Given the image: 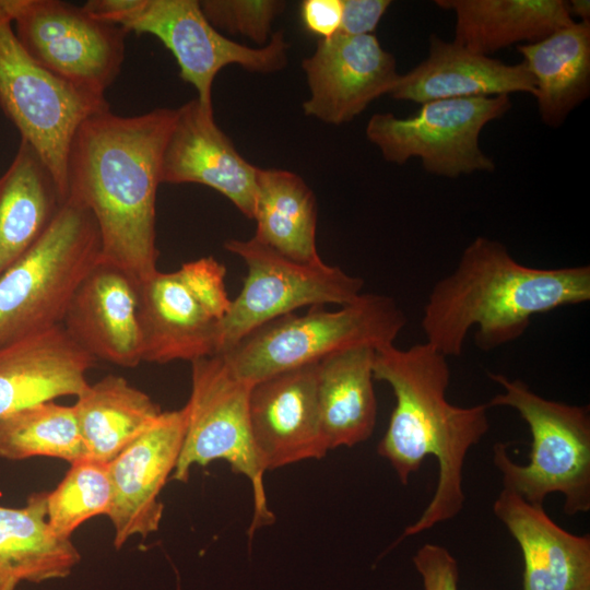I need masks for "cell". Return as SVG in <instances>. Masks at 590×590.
I'll return each instance as SVG.
<instances>
[{"mask_svg": "<svg viewBox=\"0 0 590 590\" xmlns=\"http://www.w3.org/2000/svg\"><path fill=\"white\" fill-rule=\"evenodd\" d=\"M175 116L165 107L137 116L107 108L80 125L69 150L68 197L93 215L101 261L138 283L157 271L156 193Z\"/></svg>", "mask_w": 590, "mask_h": 590, "instance_id": "1", "label": "cell"}, {"mask_svg": "<svg viewBox=\"0 0 590 590\" xmlns=\"http://www.w3.org/2000/svg\"><path fill=\"white\" fill-rule=\"evenodd\" d=\"M374 379L387 382L396 405L377 451L408 484L426 457L438 463L435 493L421 517L401 539L420 534L455 518L464 504L463 465L468 451L489 429L487 403L451 404L448 357L425 343L409 349L389 344L375 350Z\"/></svg>", "mask_w": 590, "mask_h": 590, "instance_id": "2", "label": "cell"}, {"mask_svg": "<svg viewBox=\"0 0 590 590\" xmlns=\"http://www.w3.org/2000/svg\"><path fill=\"white\" fill-rule=\"evenodd\" d=\"M589 300V266L528 267L500 241L479 236L433 286L421 326L428 344L458 357L472 328L476 346L492 351L521 338L534 316Z\"/></svg>", "mask_w": 590, "mask_h": 590, "instance_id": "3", "label": "cell"}, {"mask_svg": "<svg viewBox=\"0 0 590 590\" xmlns=\"http://www.w3.org/2000/svg\"><path fill=\"white\" fill-rule=\"evenodd\" d=\"M503 391L488 408L508 406L528 424L531 436L529 462L518 464L508 445L496 442L493 462L503 485L527 503L543 506L547 495L564 496V512L574 516L590 509V415L586 406L545 399L520 379L488 373Z\"/></svg>", "mask_w": 590, "mask_h": 590, "instance_id": "4", "label": "cell"}, {"mask_svg": "<svg viewBox=\"0 0 590 590\" xmlns=\"http://www.w3.org/2000/svg\"><path fill=\"white\" fill-rule=\"evenodd\" d=\"M405 323L393 298L362 293L334 311L317 306L302 316L292 312L273 319L219 355L238 379L251 386L344 350L394 344Z\"/></svg>", "mask_w": 590, "mask_h": 590, "instance_id": "5", "label": "cell"}, {"mask_svg": "<svg viewBox=\"0 0 590 590\" xmlns=\"http://www.w3.org/2000/svg\"><path fill=\"white\" fill-rule=\"evenodd\" d=\"M99 260L96 222L68 197L37 241L0 275V344L62 324Z\"/></svg>", "mask_w": 590, "mask_h": 590, "instance_id": "6", "label": "cell"}, {"mask_svg": "<svg viewBox=\"0 0 590 590\" xmlns=\"http://www.w3.org/2000/svg\"><path fill=\"white\" fill-rule=\"evenodd\" d=\"M84 9L125 32L155 36L174 56L180 78L197 91L199 103L212 109V85L225 67L270 74L287 64L288 43L282 31L253 48L219 32L196 0H90Z\"/></svg>", "mask_w": 590, "mask_h": 590, "instance_id": "7", "label": "cell"}, {"mask_svg": "<svg viewBox=\"0 0 590 590\" xmlns=\"http://www.w3.org/2000/svg\"><path fill=\"white\" fill-rule=\"evenodd\" d=\"M250 387L238 379L221 355L191 362V393L187 404L186 433L176 468L170 476L187 482L193 465L225 460L232 471L251 484L253 515L248 529L255 531L274 521L263 485L266 472L258 455L248 414Z\"/></svg>", "mask_w": 590, "mask_h": 590, "instance_id": "8", "label": "cell"}, {"mask_svg": "<svg viewBox=\"0 0 590 590\" xmlns=\"http://www.w3.org/2000/svg\"><path fill=\"white\" fill-rule=\"evenodd\" d=\"M0 108L46 165L66 200L72 139L86 118L109 105L105 97L83 93L37 63L19 42L2 0Z\"/></svg>", "mask_w": 590, "mask_h": 590, "instance_id": "9", "label": "cell"}, {"mask_svg": "<svg viewBox=\"0 0 590 590\" xmlns=\"http://www.w3.org/2000/svg\"><path fill=\"white\" fill-rule=\"evenodd\" d=\"M409 117L375 114L366 138L382 157L405 164L418 157L433 175L456 178L474 172H493L494 161L480 146V134L511 107L508 95L448 98L421 104Z\"/></svg>", "mask_w": 590, "mask_h": 590, "instance_id": "10", "label": "cell"}, {"mask_svg": "<svg viewBox=\"0 0 590 590\" xmlns=\"http://www.w3.org/2000/svg\"><path fill=\"white\" fill-rule=\"evenodd\" d=\"M2 1L19 42L37 63L76 90L105 97L120 73L127 32L66 1Z\"/></svg>", "mask_w": 590, "mask_h": 590, "instance_id": "11", "label": "cell"}, {"mask_svg": "<svg viewBox=\"0 0 590 590\" xmlns=\"http://www.w3.org/2000/svg\"><path fill=\"white\" fill-rule=\"evenodd\" d=\"M224 247L246 263L247 275L221 323L217 354L233 347L256 328L300 307L345 306L362 294L364 281L361 278L322 260L293 261L253 237L228 239Z\"/></svg>", "mask_w": 590, "mask_h": 590, "instance_id": "12", "label": "cell"}, {"mask_svg": "<svg viewBox=\"0 0 590 590\" xmlns=\"http://www.w3.org/2000/svg\"><path fill=\"white\" fill-rule=\"evenodd\" d=\"M228 294L202 283L188 268L158 270L139 283L143 362L166 364L217 354Z\"/></svg>", "mask_w": 590, "mask_h": 590, "instance_id": "13", "label": "cell"}, {"mask_svg": "<svg viewBox=\"0 0 590 590\" xmlns=\"http://www.w3.org/2000/svg\"><path fill=\"white\" fill-rule=\"evenodd\" d=\"M302 68L309 88L304 114L335 126L353 120L373 101L389 94L400 76L394 57L374 34L338 33L319 39Z\"/></svg>", "mask_w": 590, "mask_h": 590, "instance_id": "14", "label": "cell"}, {"mask_svg": "<svg viewBox=\"0 0 590 590\" xmlns=\"http://www.w3.org/2000/svg\"><path fill=\"white\" fill-rule=\"evenodd\" d=\"M186 425V406L163 411L108 463L113 499L107 517L117 550L133 535L146 538L158 530L164 510L158 497L176 468Z\"/></svg>", "mask_w": 590, "mask_h": 590, "instance_id": "15", "label": "cell"}, {"mask_svg": "<svg viewBox=\"0 0 590 590\" xmlns=\"http://www.w3.org/2000/svg\"><path fill=\"white\" fill-rule=\"evenodd\" d=\"M248 414L266 471L320 459L328 449L318 405V363L281 371L250 387Z\"/></svg>", "mask_w": 590, "mask_h": 590, "instance_id": "16", "label": "cell"}, {"mask_svg": "<svg viewBox=\"0 0 590 590\" xmlns=\"http://www.w3.org/2000/svg\"><path fill=\"white\" fill-rule=\"evenodd\" d=\"M258 167L245 160L214 119L213 108L192 99L179 108L161 162L162 184H199L253 217Z\"/></svg>", "mask_w": 590, "mask_h": 590, "instance_id": "17", "label": "cell"}, {"mask_svg": "<svg viewBox=\"0 0 590 590\" xmlns=\"http://www.w3.org/2000/svg\"><path fill=\"white\" fill-rule=\"evenodd\" d=\"M62 326L96 361L120 367L143 362L139 283L117 267L99 260L76 290Z\"/></svg>", "mask_w": 590, "mask_h": 590, "instance_id": "18", "label": "cell"}, {"mask_svg": "<svg viewBox=\"0 0 590 590\" xmlns=\"http://www.w3.org/2000/svg\"><path fill=\"white\" fill-rule=\"evenodd\" d=\"M96 359L62 324L0 344V417L19 410L81 394Z\"/></svg>", "mask_w": 590, "mask_h": 590, "instance_id": "19", "label": "cell"}, {"mask_svg": "<svg viewBox=\"0 0 590 590\" xmlns=\"http://www.w3.org/2000/svg\"><path fill=\"white\" fill-rule=\"evenodd\" d=\"M493 510L520 547L522 590H590L589 534L566 531L543 506L505 489Z\"/></svg>", "mask_w": 590, "mask_h": 590, "instance_id": "20", "label": "cell"}, {"mask_svg": "<svg viewBox=\"0 0 590 590\" xmlns=\"http://www.w3.org/2000/svg\"><path fill=\"white\" fill-rule=\"evenodd\" d=\"M511 93L535 95L534 79L523 62L508 64L432 35L428 56L400 74L389 95L398 101L424 104Z\"/></svg>", "mask_w": 590, "mask_h": 590, "instance_id": "21", "label": "cell"}, {"mask_svg": "<svg viewBox=\"0 0 590 590\" xmlns=\"http://www.w3.org/2000/svg\"><path fill=\"white\" fill-rule=\"evenodd\" d=\"M46 502L47 492H40L20 508L0 505V590L66 578L81 560L71 539L49 527Z\"/></svg>", "mask_w": 590, "mask_h": 590, "instance_id": "22", "label": "cell"}, {"mask_svg": "<svg viewBox=\"0 0 590 590\" xmlns=\"http://www.w3.org/2000/svg\"><path fill=\"white\" fill-rule=\"evenodd\" d=\"M456 15L453 42L488 56L518 43L531 44L574 19L563 0H437Z\"/></svg>", "mask_w": 590, "mask_h": 590, "instance_id": "23", "label": "cell"}, {"mask_svg": "<svg viewBox=\"0 0 590 590\" xmlns=\"http://www.w3.org/2000/svg\"><path fill=\"white\" fill-rule=\"evenodd\" d=\"M375 349L353 347L318 362V405L328 449L368 439L377 420Z\"/></svg>", "mask_w": 590, "mask_h": 590, "instance_id": "24", "label": "cell"}, {"mask_svg": "<svg viewBox=\"0 0 590 590\" xmlns=\"http://www.w3.org/2000/svg\"><path fill=\"white\" fill-rule=\"evenodd\" d=\"M63 201L46 165L21 139L0 176V275L37 241Z\"/></svg>", "mask_w": 590, "mask_h": 590, "instance_id": "25", "label": "cell"}, {"mask_svg": "<svg viewBox=\"0 0 590 590\" xmlns=\"http://www.w3.org/2000/svg\"><path fill=\"white\" fill-rule=\"evenodd\" d=\"M517 50L534 79L542 121L562 126L590 93V22H573Z\"/></svg>", "mask_w": 590, "mask_h": 590, "instance_id": "26", "label": "cell"}, {"mask_svg": "<svg viewBox=\"0 0 590 590\" xmlns=\"http://www.w3.org/2000/svg\"><path fill=\"white\" fill-rule=\"evenodd\" d=\"M74 409L86 458L109 463L163 412L121 376L108 375L76 397Z\"/></svg>", "mask_w": 590, "mask_h": 590, "instance_id": "27", "label": "cell"}, {"mask_svg": "<svg viewBox=\"0 0 590 590\" xmlns=\"http://www.w3.org/2000/svg\"><path fill=\"white\" fill-rule=\"evenodd\" d=\"M253 238L293 261L321 260L316 246L317 201L297 174L258 168Z\"/></svg>", "mask_w": 590, "mask_h": 590, "instance_id": "28", "label": "cell"}, {"mask_svg": "<svg viewBox=\"0 0 590 590\" xmlns=\"http://www.w3.org/2000/svg\"><path fill=\"white\" fill-rule=\"evenodd\" d=\"M50 457L70 464L86 458L73 406L38 403L0 417V458Z\"/></svg>", "mask_w": 590, "mask_h": 590, "instance_id": "29", "label": "cell"}, {"mask_svg": "<svg viewBox=\"0 0 590 590\" xmlns=\"http://www.w3.org/2000/svg\"><path fill=\"white\" fill-rule=\"evenodd\" d=\"M113 499L108 463L83 458L71 467L58 486L47 492V522L61 538H70L86 520L107 516Z\"/></svg>", "mask_w": 590, "mask_h": 590, "instance_id": "30", "label": "cell"}, {"mask_svg": "<svg viewBox=\"0 0 590 590\" xmlns=\"http://www.w3.org/2000/svg\"><path fill=\"white\" fill-rule=\"evenodd\" d=\"M200 7L206 20L219 31L240 34L260 47L272 36V24L285 9L276 0H205Z\"/></svg>", "mask_w": 590, "mask_h": 590, "instance_id": "31", "label": "cell"}, {"mask_svg": "<svg viewBox=\"0 0 590 590\" xmlns=\"http://www.w3.org/2000/svg\"><path fill=\"white\" fill-rule=\"evenodd\" d=\"M413 564L422 577L424 590H459L458 563L446 547L426 543L416 551Z\"/></svg>", "mask_w": 590, "mask_h": 590, "instance_id": "32", "label": "cell"}, {"mask_svg": "<svg viewBox=\"0 0 590 590\" xmlns=\"http://www.w3.org/2000/svg\"><path fill=\"white\" fill-rule=\"evenodd\" d=\"M390 5V0H343L339 33L371 35Z\"/></svg>", "mask_w": 590, "mask_h": 590, "instance_id": "33", "label": "cell"}, {"mask_svg": "<svg viewBox=\"0 0 590 590\" xmlns=\"http://www.w3.org/2000/svg\"><path fill=\"white\" fill-rule=\"evenodd\" d=\"M343 0H305L300 4V17L305 28L327 39L340 32Z\"/></svg>", "mask_w": 590, "mask_h": 590, "instance_id": "34", "label": "cell"}, {"mask_svg": "<svg viewBox=\"0 0 590 590\" xmlns=\"http://www.w3.org/2000/svg\"><path fill=\"white\" fill-rule=\"evenodd\" d=\"M570 16L576 15L579 22H590V2L588 0L567 1Z\"/></svg>", "mask_w": 590, "mask_h": 590, "instance_id": "35", "label": "cell"}]
</instances>
